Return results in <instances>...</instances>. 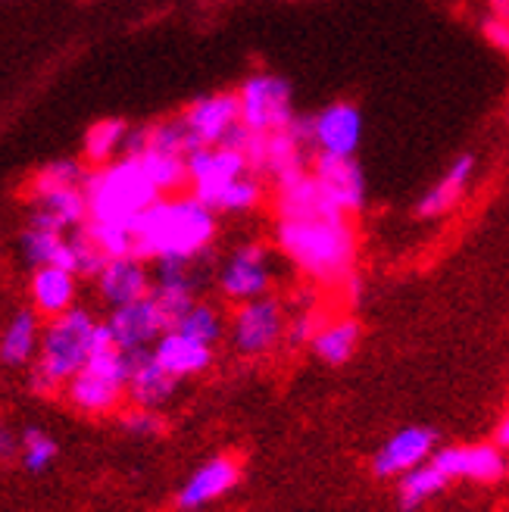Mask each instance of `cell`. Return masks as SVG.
<instances>
[{"label": "cell", "mask_w": 509, "mask_h": 512, "mask_svg": "<svg viewBox=\"0 0 509 512\" xmlns=\"http://www.w3.org/2000/svg\"><path fill=\"white\" fill-rule=\"evenodd\" d=\"M97 288L113 310L116 306H129L135 300H144L154 291V278H150L141 256H116L107 260V266L97 275Z\"/></svg>", "instance_id": "cell-14"}, {"label": "cell", "mask_w": 509, "mask_h": 512, "mask_svg": "<svg viewBox=\"0 0 509 512\" xmlns=\"http://www.w3.org/2000/svg\"><path fill=\"white\" fill-rule=\"evenodd\" d=\"M435 450V431L428 428H403L394 438L375 453V475L391 478V475H406L410 469L422 466Z\"/></svg>", "instance_id": "cell-16"}, {"label": "cell", "mask_w": 509, "mask_h": 512, "mask_svg": "<svg viewBox=\"0 0 509 512\" xmlns=\"http://www.w3.org/2000/svg\"><path fill=\"white\" fill-rule=\"evenodd\" d=\"M57 456V444L47 431L41 428H25L22 431V463L29 472H44Z\"/></svg>", "instance_id": "cell-34"}, {"label": "cell", "mask_w": 509, "mask_h": 512, "mask_svg": "<svg viewBox=\"0 0 509 512\" xmlns=\"http://www.w3.org/2000/svg\"><path fill=\"white\" fill-rule=\"evenodd\" d=\"M288 322L275 297H257L238 306L232 319V344L241 356H263L285 338Z\"/></svg>", "instance_id": "cell-8"}, {"label": "cell", "mask_w": 509, "mask_h": 512, "mask_svg": "<svg viewBox=\"0 0 509 512\" xmlns=\"http://www.w3.org/2000/svg\"><path fill=\"white\" fill-rule=\"evenodd\" d=\"M91 241L104 250L107 260L116 256H135V232L129 225H113V222H85Z\"/></svg>", "instance_id": "cell-32"}, {"label": "cell", "mask_w": 509, "mask_h": 512, "mask_svg": "<svg viewBox=\"0 0 509 512\" xmlns=\"http://www.w3.org/2000/svg\"><path fill=\"white\" fill-rule=\"evenodd\" d=\"M356 344H360V325L353 319H332L316 331L313 353L328 366H344L356 353Z\"/></svg>", "instance_id": "cell-25"}, {"label": "cell", "mask_w": 509, "mask_h": 512, "mask_svg": "<svg viewBox=\"0 0 509 512\" xmlns=\"http://www.w3.org/2000/svg\"><path fill=\"white\" fill-rule=\"evenodd\" d=\"M129 353V350H125ZM175 384L178 378L169 375L157 360H154V350H138L132 353V375H129V400L135 406H144V409H157L163 406L172 394H175Z\"/></svg>", "instance_id": "cell-20"}, {"label": "cell", "mask_w": 509, "mask_h": 512, "mask_svg": "<svg viewBox=\"0 0 509 512\" xmlns=\"http://www.w3.org/2000/svg\"><path fill=\"white\" fill-rule=\"evenodd\" d=\"M122 425L129 434H138V438H157L163 431V419L154 413V409H144V406H135L132 413L122 419Z\"/></svg>", "instance_id": "cell-36"}, {"label": "cell", "mask_w": 509, "mask_h": 512, "mask_svg": "<svg viewBox=\"0 0 509 512\" xmlns=\"http://www.w3.org/2000/svg\"><path fill=\"white\" fill-rule=\"evenodd\" d=\"M19 250H22V260L29 263V266H35V269H41V266H60V269L75 272L72 244L60 232H47V228L29 225L19 235Z\"/></svg>", "instance_id": "cell-23"}, {"label": "cell", "mask_w": 509, "mask_h": 512, "mask_svg": "<svg viewBox=\"0 0 509 512\" xmlns=\"http://www.w3.org/2000/svg\"><path fill=\"white\" fill-rule=\"evenodd\" d=\"M488 13L497 19H509V0H488Z\"/></svg>", "instance_id": "cell-40"}, {"label": "cell", "mask_w": 509, "mask_h": 512, "mask_svg": "<svg viewBox=\"0 0 509 512\" xmlns=\"http://www.w3.org/2000/svg\"><path fill=\"white\" fill-rule=\"evenodd\" d=\"M272 278H275V263L269 247H263L260 241H250L228 253V260L219 269V291L228 300L247 303L266 297L272 288Z\"/></svg>", "instance_id": "cell-7"}, {"label": "cell", "mask_w": 509, "mask_h": 512, "mask_svg": "<svg viewBox=\"0 0 509 512\" xmlns=\"http://www.w3.org/2000/svg\"><path fill=\"white\" fill-rule=\"evenodd\" d=\"M481 32H485L488 44H494L497 50H503V54H509V19H497V16H485V22H481Z\"/></svg>", "instance_id": "cell-38"}, {"label": "cell", "mask_w": 509, "mask_h": 512, "mask_svg": "<svg viewBox=\"0 0 509 512\" xmlns=\"http://www.w3.org/2000/svg\"><path fill=\"white\" fill-rule=\"evenodd\" d=\"M94 331L97 322L91 319L88 310H79V306H72L69 313L47 322L32 366V388L38 394H57L63 384H69L88 366Z\"/></svg>", "instance_id": "cell-4"}, {"label": "cell", "mask_w": 509, "mask_h": 512, "mask_svg": "<svg viewBox=\"0 0 509 512\" xmlns=\"http://www.w3.org/2000/svg\"><path fill=\"white\" fill-rule=\"evenodd\" d=\"M32 303L35 313L57 319L72 310L75 303V272L60 266H41L32 275Z\"/></svg>", "instance_id": "cell-22"}, {"label": "cell", "mask_w": 509, "mask_h": 512, "mask_svg": "<svg viewBox=\"0 0 509 512\" xmlns=\"http://www.w3.org/2000/svg\"><path fill=\"white\" fill-rule=\"evenodd\" d=\"M332 213H344V210L325 194V188L310 169H303L275 185V219H307V216H332Z\"/></svg>", "instance_id": "cell-13"}, {"label": "cell", "mask_w": 509, "mask_h": 512, "mask_svg": "<svg viewBox=\"0 0 509 512\" xmlns=\"http://www.w3.org/2000/svg\"><path fill=\"white\" fill-rule=\"evenodd\" d=\"M435 466L447 478H472V481H494L506 472V459L500 447L478 444V447H447L435 456Z\"/></svg>", "instance_id": "cell-19"}, {"label": "cell", "mask_w": 509, "mask_h": 512, "mask_svg": "<svg viewBox=\"0 0 509 512\" xmlns=\"http://www.w3.org/2000/svg\"><path fill=\"white\" fill-rule=\"evenodd\" d=\"M125 135H129V125H125L122 119H100V122H94L85 132V160L91 166L113 163L122 153Z\"/></svg>", "instance_id": "cell-28"}, {"label": "cell", "mask_w": 509, "mask_h": 512, "mask_svg": "<svg viewBox=\"0 0 509 512\" xmlns=\"http://www.w3.org/2000/svg\"><path fill=\"white\" fill-rule=\"evenodd\" d=\"M147 135H150V144L147 150H163V153H178V157H188L194 147L191 135H188V128L182 122V116H175V119H163V122H154V125H147Z\"/></svg>", "instance_id": "cell-33"}, {"label": "cell", "mask_w": 509, "mask_h": 512, "mask_svg": "<svg viewBox=\"0 0 509 512\" xmlns=\"http://www.w3.org/2000/svg\"><path fill=\"white\" fill-rule=\"evenodd\" d=\"M88 222V197L85 188H63V191H47L32 197V213L29 225L47 228V232H72Z\"/></svg>", "instance_id": "cell-15"}, {"label": "cell", "mask_w": 509, "mask_h": 512, "mask_svg": "<svg viewBox=\"0 0 509 512\" xmlns=\"http://www.w3.org/2000/svg\"><path fill=\"white\" fill-rule=\"evenodd\" d=\"M497 447H509V413H506V419L497 428Z\"/></svg>", "instance_id": "cell-41"}, {"label": "cell", "mask_w": 509, "mask_h": 512, "mask_svg": "<svg viewBox=\"0 0 509 512\" xmlns=\"http://www.w3.org/2000/svg\"><path fill=\"white\" fill-rule=\"evenodd\" d=\"M263 194H266L263 178L247 172V175H241L238 182H232L219 194L213 210L216 213H250V210H257L260 203H263Z\"/></svg>", "instance_id": "cell-31"}, {"label": "cell", "mask_w": 509, "mask_h": 512, "mask_svg": "<svg viewBox=\"0 0 509 512\" xmlns=\"http://www.w3.org/2000/svg\"><path fill=\"white\" fill-rule=\"evenodd\" d=\"M447 481L450 478L435 466V459L410 469L406 475H400V509L403 512L419 509L422 503H428L435 494H441L447 488Z\"/></svg>", "instance_id": "cell-26"}, {"label": "cell", "mask_w": 509, "mask_h": 512, "mask_svg": "<svg viewBox=\"0 0 509 512\" xmlns=\"http://www.w3.org/2000/svg\"><path fill=\"white\" fill-rule=\"evenodd\" d=\"M247 172H250L247 157L228 144L197 147L188 153V188L200 203H207L210 210L216 207L219 194Z\"/></svg>", "instance_id": "cell-6"}, {"label": "cell", "mask_w": 509, "mask_h": 512, "mask_svg": "<svg viewBox=\"0 0 509 512\" xmlns=\"http://www.w3.org/2000/svg\"><path fill=\"white\" fill-rule=\"evenodd\" d=\"M182 122L194 147H216L232 138V132L241 125V100L232 91L203 94L182 113Z\"/></svg>", "instance_id": "cell-9"}, {"label": "cell", "mask_w": 509, "mask_h": 512, "mask_svg": "<svg viewBox=\"0 0 509 512\" xmlns=\"http://www.w3.org/2000/svg\"><path fill=\"white\" fill-rule=\"evenodd\" d=\"M16 450H19V441L13 438V434H10L4 425H0V463H7V459H13Z\"/></svg>", "instance_id": "cell-39"}, {"label": "cell", "mask_w": 509, "mask_h": 512, "mask_svg": "<svg viewBox=\"0 0 509 512\" xmlns=\"http://www.w3.org/2000/svg\"><path fill=\"white\" fill-rule=\"evenodd\" d=\"M110 331L122 350L138 353V350H154V344L169 331V322L154 297L135 300L129 306H116L110 316Z\"/></svg>", "instance_id": "cell-11"}, {"label": "cell", "mask_w": 509, "mask_h": 512, "mask_svg": "<svg viewBox=\"0 0 509 512\" xmlns=\"http://www.w3.org/2000/svg\"><path fill=\"white\" fill-rule=\"evenodd\" d=\"M135 232V256L141 260H200L216 238V210L188 194H166L144 210Z\"/></svg>", "instance_id": "cell-2"}, {"label": "cell", "mask_w": 509, "mask_h": 512, "mask_svg": "<svg viewBox=\"0 0 509 512\" xmlns=\"http://www.w3.org/2000/svg\"><path fill=\"white\" fill-rule=\"evenodd\" d=\"M238 100H241V125L247 132L257 135L278 132V128H288L297 119L291 85L275 72H253L241 85Z\"/></svg>", "instance_id": "cell-5"}, {"label": "cell", "mask_w": 509, "mask_h": 512, "mask_svg": "<svg viewBox=\"0 0 509 512\" xmlns=\"http://www.w3.org/2000/svg\"><path fill=\"white\" fill-rule=\"evenodd\" d=\"M275 244L319 285H344L356 266V232L347 213L275 219Z\"/></svg>", "instance_id": "cell-1"}, {"label": "cell", "mask_w": 509, "mask_h": 512, "mask_svg": "<svg viewBox=\"0 0 509 512\" xmlns=\"http://www.w3.org/2000/svg\"><path fill=\"white\" fill-rule=\"evenodd\" d=\"M88 197V219L91 222H113V225H135L144 210H150L163 197L157 185L150 182L138 160L119 157L107 166H97L85 178Z\"/></svg>", "instance_id": "cell-3"}, {"label": "cell", "mask_w": 509, "mask_h": 512, "mask_svg": "<svg viewBox=\"0 0 509 512\" xmlns=\"http://www.w3.org/2000/svg\"><path fill=\"white\" fill-rule=\"evenodd\" d=\"M238 463L232 456H216L210 463H203L188 481L185 488L178 491V506L182 509H200L213 500H219L222 494H228L238 484Z\"/></svg>", "instance_id": "cell-18"}, {"label": "cell", "mask_w": 509, "mask_h": 512, "mask_svg": "<svg viewBox=\"0 0 509 512\" xmlns=\"http://www.w3.org/2000/svg\"><path fill=\"white\" fill-rule=\"evenodd\" d=\"M69 244H72V256H75V275H91L97 278L100 269L107 266V256L104 250H100L91 235H88V228H72V235H69Z\"/></svg>", "instance_id": "cell-35"}, {"label": "cell", "mask_w": 509, "mask_h": 512, "mask_svg": "<svg viewBox=\"0 0 509 512\" xmlns=\"http://www.w3.org/2000/svg\"><path fill=\"white\" fill-rule=\"evenodd\" d=\"M88 169L79 160H54L35 172L32 178V197L47 191H63V188H85Z\"/></svg>", "instance_id": "cell-30"}, {"label": "cell", "mask_w": 509, "mask_h": 512, "mask_svg": "<svg viewBox=\"0 0 509 512\" xmlns=\"http://www.w3.org/2000/svg\"><path fill=\"white\" fill-rule=\"evenodd\" d=\"M472 178H475V157H472V153H460V157L447 166V172L438 178V182L422 194L419 207H416L419 216L422 219H438V216H447L450 210H456V207H460V200L466 197Z\"/></svg>", "instance_id": "cell-17"}, {"label": "cell", "mask_w": 509, "mask_h": 512, "mask_svg": "<svg viewBox=\"0 0 509 512\" xmlns=\"http://www.w3.org/2000/svg\"><path fill=\"white\" fill-rule=\"evenodd\" d=\"M310 172L319 178L325 194L332 197L347 216L360 213L366 207V175H363V166L353 157L316 153V157L310 160Z\"/></svg>", "instance_id": "cell-12"}, {"label": "cell", "mask_w": 509, "mask_h": 512, "mask_svg": "<svg viewBox=\"0 0 509 512\" xmlns=\"http://www.w3.org/2000/svg\"><path fill=\"white\" fill-rule=\"evenodd\" d=\"M41 325H38V313L35 310H19L10 325L0 335V363L4 366H25L29 360L38 356L41 347Z\"/></svg>", "instance_id": "cell-24"}, {"label": "cell", "mask_w": 509, "mask_h": 512, "mask_svg": "<svg viewBox=\"0 0 509 512\" xmlns=\"http://www.w3.org/2000/svg\"><path fill=\"white\" fill-rule=\"evenodd\" d=\"M322 325H325V322L319 319L316 310H300L297 319L288 325V338H291V344H313L316 331H319Z\"/></svg>", "instance_id": "cell-37"}, {"label": "cell", "mask_w": 509, "mask_h": 512, "mask_svg": "<svg viewBox=\"0 0 509 512\" xmlns=\"http://www.w3.org/2000/svg\"><path fill=\"white\" fill-rule=\"evenodd\" d=\"M313 150L332 157H353L363 141V113L350 100H335L313 119Z\"/></svg>", "instance_id": "cell-10"}, {"label": "cell", "mask_w": 509, "mask_h": 512, "mask_svg": "<svg viewBox=\"0 0 509 512\" xmlns=\"http://www.w3.org/2000/svg\"><path fill=\"white\" fill-rule=\"evenodd\" d=\"M138 163L144 166L147 178L157 185V191L175 194L188 185V157H178V153H163V150H147L138 157Z\"/></svg>", "instance_id": "cell-27"}, {"label": "cell", "mask_w": 509, "mask_h": 512, "mask_svg": "<svg viewBox=\"0 0 509 512\" xmlns=\"http://www.w3.org/2000/svg\"><path fill=\"white\" fill-rule=\"evenodd\" d=\"M154 360L175 378H188V375H200L203 369H210L213 363V347L200 344L182 331L169 328L166 335L154 344Z\"/></svg>", "instance_id": "cell-21"}, {"label": "cell", "mask_w": 509, "mask_h": 512, "mask_svg": "<svg viewBox=\"0 0 509 512\" xmlns=\"http://www.w3.org/2000/svg\"><path fill=\"white\" fill-rule=\"evenodd\" d=\"M175 331H182V335H188V338H194V341H200V344H216L219 338H222V331H225V322H222V313L216 310L213 303H194L191 310L178 319L175 325H172Z\"/></svg>", "instance_id": "cell-29"}]
</instances>
